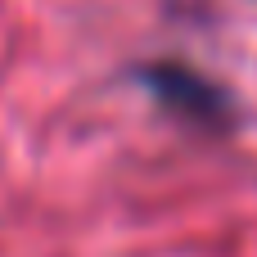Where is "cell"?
I'll list each match as a JSON object with an SVG mask.
<instances>
[{"mask_svg":"<svg viewBox=\"0 0 257 257\" xmlns=\"http://www.w3.org/2000/svg\"><path fill=\"white\" fill-rule=\"evenodd\" d=\"M140 86L181 122L208 131V136H226L235 131L239 113H235V95L212 81L208 72H199L194 63H181V59H154V63H140L136 68Z\"/></svg>","mask_w":257,"mask_h":257,"instance_id":"obj_1","label":"cell"}]
</instances>
